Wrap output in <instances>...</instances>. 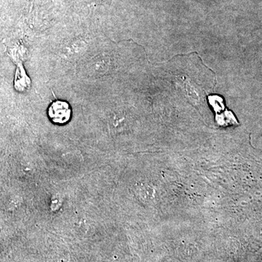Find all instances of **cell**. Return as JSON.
<instances>
[{
  "instance_id": "1",
  "label": "cell",
  "mask_w": 262,
  "mask_h": 262,
  "mask_svg": "<svg viewBox=\"0 0 262 262\" xmlns=\"http://www.w3.org/2000/svg\"><path fill=\"white\" fill-rule=\"evenodd\" d=\"M48 116L53 124L64 125L70 121L72 107L70 103L63 100H56L48 108Z\"/></svg>"
}]
</instances>
